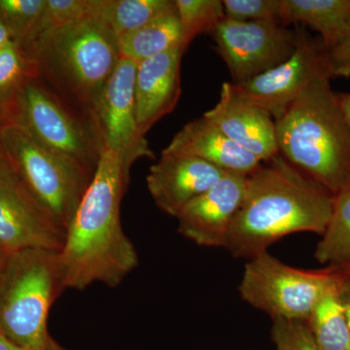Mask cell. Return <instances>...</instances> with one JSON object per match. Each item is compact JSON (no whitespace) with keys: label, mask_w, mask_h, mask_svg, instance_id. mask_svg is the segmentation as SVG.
<instances>
[{"label":"cell","mask_w":350,"mask_h":350,"mask_svg":"<svg viewBox=\"0 0 350 350\" xmlns=\"http://www.w3.org/2000/svg\"><path fill=\"white\" fill-rule=\"evenodd\" d=\"M128 184L118 155L103 147L59 252L66 289L84 290L96 283L115 288L137 268V250L121 222Z\"/></svg>","instance_id":"1"},{"label":"cell","mask_w":350,"mask_h":350,"mask_svg":"<svg viewBox=\"0 0 350 350\" xmlns=\"http://www.w3.org/2000/svg\"><path fill=\"white\" fill-rule=\"evenodd\" d=\"M333 204L331 192L278 154L247 175L225 248L234 257L252 259L289 234H323Z\"/></svg>","instance_id":"2"},{"label":"cell","mask_w":350,"mask_h":350,"mask_svg":"<svg viewBox=\"0 0 350 350\" xmlns=\"http://www.w3.org/2000/svg\"><path fill=\"white\" fill-rule=\"evenodd\" d=\"M331 78H315L275 122L280 155L335 196L350 185V131Z\"/></svg>","instance_id":"3"},{"label":"cell","mask_w":350,"mask_h":350,"mask_svg":"<svg viewBox=\"0 0 350 350\" xmlns=\"http://www.w3.org/2000/svg\"><path fill=\"white\" fill-rule=\"evenodd\" d=\"M25 52L38 77L90 118L121 59L116 34L100 17L43 32Z\"/></svg>","instance_id":"4"},{"label":"cell","mask_w":350,"mask_h":350,"mask_svg":"<svg viewBox=\"0 0 350 350\" xmlns=\"http://www.w3.org/2000/svg\"><path fill=\"white\" fill-rule=\"evenodd\" d=\"M64 289L57 251L8 254L0 271V335L25 349L56 344L48 330V317Z\"/></svg>","instance_id":"5"},{"label":"cell","mask_w":350,"mask_h":350,"mask_svg":"<svg viewBox=\"0 0 350 350\" xmlns=\"http://www.w3.org/2000/svg\"><path fill=\"white\" fill-rule=\"evenodd\" d=\"M38 144L94 172L103 149L93 121L62 98L38 75L27 78L2 113Z\"/></svg>","instance_id":"6"},{"label":"cell","mask_w":350,"mask_h":350,"mask_svg":"<svg viewBox=\"0 0 350 350\" xmlns=\"http://www.w3.org/2000/svg\"><path fill=\"white\" fill-rule=\"evenodd\" d=\"M1 144L4 158L25 188L66 231L94 172L38 144L13 124H4Z\"/></svg>","instance_id":"7"},{"label":"cell","mask_w":350,"mask_h":350,"mask_svg":"<svg viewBox=\"0 0 350 350\" xmlns=\"http://www.w3.org/2000/svg\"><path fill=\"white\" fill-rule=\"evenodd\" d=\"M342 275L334 267L320 271L294 268L267 251L245 265L239 290L246 303L271 319L306 322Z\"/></svg>","instance_id":"8"},{"label":"cell","mask_w":350,"mask_h":350,"mask_svg":"<svg viewBox=\"0 0 350 350\" xmlns=\"http://www.w3.org/2000/svg\"><path fill=\"white\" fill-rule=\"evenodd\" d=\"M216 50L239 84L284 63L299 42L298 29L273 22L221 21L213 32Z\"/></svg>","instance_id":"9"},{"label":"cell","mask_w":350,"mask_h":350,"mask_svg":"<svg viewBox=\"0 0 350 350\" xmlns=\"http://www.w3.org/2000/svg\"><path fill=\"white\" fill-rule=\"evenodd\" d=\"M137 69L135 62L120 59L91 117L101 146L118 155L129 180L133 163L155 157L138 129L135 98Z\"/></svg>","instance_id":"10"},{"label":"cell","mask_w":350,"mask_h":350,"mask_svg":"<svg viewBox=\"0 0 350 350\" xmlns=\"http://www.w3.org/2000/svg\"><path fill=\"white\" fill-rule=\"evenodd\" d=\"M298 45L287 61L247 81L232 83L239 98L266 110L275 121L315 78L326 72L331 75L328 51L321 41L312 38L305 27H298Z\"/></svg>","instance_id":"11"},{"label":"cell","mask_w":350,"mask_h":350,"mask_svg":"<svg viewBox=\"0 0 350 350\" xmlns=\"http://www.w3.org/2000/svg\"><path fill=\"white\" fill-rule=\"evenodd\" d=\"M66 230L32 197L6 160L0 165V247L59 252Z\"/></svg>","instance_id":"12"},{"label":"cell","mask_w":350,"mask_h":350,"mask_svg":"<svg viewBox=\"0 0 350 350\" xmlns=\"http://www.w3.org/2000/svg\"><path fill=\"white\" fill-rule=\"evenodd\" d=\"M247 175L227 172L177 215L178 232L200 246L224 247L245 195Z\"/></svg>","instance_id":"13"},{"label":"cell","mask_w":350,"mask_h":350,"mask_svg":"<svg viewBox=\"0 0 350 350\" xmlns=\"http://www.w3.org/2000/svg\"><path fill=\"white\" fill-rule=\"evenodd\" d=\"M227 172L197 157L163 150L147 175V188L157 206L176 218L184 207Z\"/></svg>","instance_id":"14"},{"label":"cell","mask_w":350,"mask_h":350,"mask_svg":"<svg viewBox=\"0 0 350 350\" xmlns=\"http://www.w3.org/2000/svg\"><path fill=\"white\" fill-rule=\"evenodd\" d=\"M204 117L261 162L280 154L275 120L266 110L239 98L232 83H223L218 103Z\"/></svg>","instance_id":"15"},{"label":"cell","mask_w":350,"mask_h":350,"mask_svg":"<svg viewBox=\"0 0 350 350\" xmlns=\"http://www.w3.org/2000/svg\"><path fill=\"white\" fill-rule=\"evenodd\" d=\"M180 47L137 64L135 110L140 133L145 135L157 122L174 111L180 98Z\"/></svg>","instance_id":"16"},{"label":"cell","mask_w":350,"mask_h":350,"mask_svg":"<svg viewBox=\"0 0 350 350\" xmlns=\"http://www.w3.org/2000/svg\"><path fill=\"white\" fill-rule=\"evenodd\" d=\"M163 150L197 157L225 172L245 175L252 174L262 163L204 116L186 124Z\"/></svg>","instance_id":"17"},{"label":"cell","mask_w":350,"mask_h":350,"mask_svg":"<svg viewBox=\"0 0 350 350\" xmlns=\"http://www.w3.org/2000/svg\"><path fill=\"white\" fill-rule=\"evenodd\" d=\"M283 23L303 24L321 36L327 51L347 36L350 27V0H282Z\"/></svg>","instance_id":"18"},{"label":"cell","mask_w":350,"mask_h":350,"mask_svg":"<svg viewBox=\"0 0 350 350\" xmlns=\"http://www.w3.org/2000/svg\"><path fill=\"white\" fill-rule=\"evenodd\" d=\"M180 43L181 27L176 6L137 31L118 38L120 56L137 64L180 47Z\"/></svg>","instance_id":"19"},{"label":"cell","mask_w":350,"mask_h":350,"mask_svg":"<svg viewBox=\"0 0 350 350\" xmlns=\"http://www.w3.org/2000/svg\"><path fill=\"white\" fill-rule=\"evenodd\" d=\"M340 282L319 301L306 321L323 350H350V329L338 294Z\"/></svg>","instance_id":"20"},{"label":"cell","mask_w":350,"mask_h":350,"mask_svg":"<svg viewBox=\"0 0 350 350\" xmlns=\"http://www.w3.org/2000/svg\"><path fill=\"white\" fill-rule=\"evenodd\" d=\"M314 256L334 268L350 266V185L334 196L333 213Z\"/></svg>","instance_id":"21"},{"label":"cell","mask_w":350,"mask_h":350,"mask_svg":"<svg viewBox=\"0 0 350 350\" xmlns=\"http://www.w3.org/2000/svg\"><path fill=\"white\" fill-rule=\"evenodd\" d=\"M174 8V0H105L103 18L118 38Z\"/></svg>","instance_id":"22"},{"label":"cell","mask_w":350,"mask_h":350,"mask_svg":"<svg viewBox=\"0 0 350 350\" xmlns=\"http://www.w3.org/2000/svg\"><path fill=\"white\" fill-rule=\"evenodd\" d=\"M181 27L182 52L202 33H213L216 25L226 18L220 0H175Z\"/></svg>","instance_id":"23"},{"label":"cell","mask_w":350,"mask_h":350,"mask_svg":"<svg viewBox=\"0 0 350 350\" xmlns=\"http://www.w3.org/2000/svg\"><path fill=\"white\" fill-rule=\"evenodd\" d=\"M45 4L46 0H0V20L24 50L38 36Z\"/></svg>","instance_id":"24"},{"label":"cell","mask_w":350,"mask_h":350,"mask_svg":"<svg viewBox=\"0 0 350 350\" xmlns=\"http://www.w3.org/2000/svg\"><path fill=\"white\" fill-rule=\"evenodd\" d=\"M36 75L25 50L10 42L0 49V112L8 107L25 80Z\"/></svg>","instance_id":"25"},{"label":"cell","mask_w":350,"mask_h":350,"mask_svg":"<svg viewBox=\"0 0 350 350\" xmlns=\"http://www.w3.org/2000/svg\"><path fill=\"white\" fill-rule=\"evenodd\" d=\"M103 6L105 0H46L38 36L86 18H103Z\"/></svg>","instance_id":"26"},{"label":"cell","mask_w":350,"mask_h":350,"mask_svg":"<svg viewBox=\"0 0 350 350\" xmlns=\"http://www.w3.org/2000/svg\"><path fill=\"white\" fill-rule=\"evenodd\" d=\"M227 19L239 22L283 23L282 0H224Z\"/></svg>","instance_id":"27"},{"label":"cell","mask_w":350,"mask_h":350,"mask_svg":"<svg viewBox=\"0 0 350 350\" xmlns=\"http://www.w3.org/2000/svg\"><path fill=\"white\" fill-rule=\"evenodd\" d=\"M271 337L276 350H323L306 322L273 319Z\"/></svg>","instance_id":"28"},{"label":"cell","mask_w":350,"mask_h":350,"mask_svg":"<svg viewBox=\"0 0 350 350\" xmlns=\"http://www.w3.org/2000/svg\"><path fill=\"white\" fill-rule=\"evenodd\" d=\"M328 61L332 77H349L350 27L342 40L328 51Z\"/></svg>","instance_id":"29"},{"label":"cell","mask_w":350,"mask_h":350,"mask_svg":"<svg viewBox=\"0 0 350 350\" xmlns=\"http://www.w3.org/2000/svg\"><path fill=\"white\" fill-rule=\"evenodd\" d=\"M344 273V276L338 285V294H340V300L344 305L350 329V275L345 273Z\"/></svg>","instance_id":"30"},{"label":"cell","mask_w":350,"mask_h":350,"mask_svg":"<svg viewBox=\"0 0 350 350\" xmlns=\"http://www.w3.org/2000/svg\"><path fill=\"white\" fill-rule=\"evenodd\" d=\"M0 350H68L64 349V347H62L59 342H56L51 347H47V349H25V347H20V345L14 344L13 342L9 340L8 338L3 337V336L0 335Z\"/></svg>","instance_id":"31"},{"label":"cell","mask_w":350,"mask_h":350,"mask_svg":"<svg viewBox=\"0 0 350 350\" xmlns=\"http://www.w3.org/2000/svg\"><path fill=\"white\" fill-rule=\"evenodd\" d=\"M338 107L350 131V93L337 94Z\"/></svg>","instance_id":"32"},{"label":"cell","mask_w":350,"mask_h":350,"mask_svg":"<svg viewBox=\"0 0 350 350\" xmlns=\"http://www.w3.org/2000/svg\"><path fill=\"white\" fill-rule=\"evenodd\" d=\"M13 38L8 27L0 20V49L6 46L7 44L12 42Z\"/></svg>","instance_id":"33"},{"label":"cell","mask_w":350,"mask_h":350,"mask_svg":"<svg viewBox=\"0 0 350 350\" xmlns=\"http://www.w3.org/2000/svg\"><path fill=\"white\" fill-rule=\"evenodd\" d=\"M4 124H5V121H4L3 116H2L1 112H0V165H1V163L4 162V160H5V158H4L3 150H2L1 144V131Z\"/></svg>","instance_id":"34"},{"label":"cell","mask_w":350,"mask_h":350,"mask_svg":"<svg viewBox=\"0 0 350 350\" xmlns=\"http://www.w3.org/2000/svg\"><path fill=\"white\" fill-rule=\"evenodd\" d=\"M7 256H8V253H6L5 251L0 247V271H1L2 267H3L4 262H5Z\"/></svg>","instance_id":"35"},{"label":"cell","mask_w":350,"mask_h":350,"mask_svg":"<svg viewBox=\"0 0 350 350\" xmlns=\"http://www.w3.org/2000/svg\"><path fill=\"white\" fill-rule=\"evenodd\" d=\"M342 271V273H347V275H350V266L342 267V268H338Z\"/></svg>","instance_id":"36"}]
</instances>
